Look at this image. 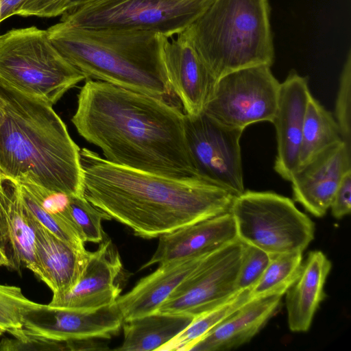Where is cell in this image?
Instances as JSON below:
<instances>
[{
    "label": "cell",
    "instance_id": "1",
    "mask_svg": "<svg viewBox=\"0 0 351 351\" xmlns=\"http://www.w3.org/2000/svg\"><path fill=\"white\" fill-rule=\"evenodd\" d=\"M181 104L87 79L71 121L113 163L160 175L200 177L186 136Z\"/></svg>",
    "mask_w": 351,
    "mask_h": 351
},
{
    "label": "cell",
    "instance_id": "2",
    "mask_svg": "<svg viewBox=\"0 0 351 351\" xmlns=\"http://www.w3.org/2000/svg\"><path fill=\"white\" fill-rule=\"evenodd\" d=\"M84 197L135 235L154 239L230 211L235 197L202 177L176 178L117 165L80 150Z\"/></svg>",
    "mask_w": 351,
    "mask_h": 351
},
{
    "label": "cell",
    "instance_id": "3",
    "mask_svg": "<svg viewBox=\"0 0 351 351\" xmlns=\"http://www.w3.org/2000/svg\"><path fill=\"white\" fill-rule=\"evenodd\" d=\"M0 175L69 195H84L81 149L52 106L0 82Z\"/></svg>",
    "mask_w": 351,
    "mask_h": 351
},
{
    "label": "cell",
    "instance_id": "4",
    "mask_svg": "<svg viewBox=\"0 0 351 351\" xmlns=\"http://www.w3.org/2000/svg\"><path fill=\"white\" fill-rule=\"evenodd\" d=\"M47 31L57 50L87 79L178 103L160 58L158 33L61 21Z\"/></svg>",
    "mask_w": 351,
    "mask_h": 351
},
{
    "label": "cell",
    "instance_id": "5",
    "mask_svg": "<svg viewBox=\"0 0 351 351\" xmlns=\"http://www.w3.org/2000/svg\"><path fill=\"white\" fill-rule=\"evenodd\" d=\"M182 32L216 82L241 69L273 64L268 0H213Z\"/></svg>",
    "mask_w": 351,
    "mask_h": 351
},
{
    "label": "cell",
    "instance_id": "6",
    "mask_svg": "<svg viewBox=\"0 0 351 351\" xmlns=\"http://www.w3.org/2000/svg\"><path fill=\"white\" fill-rule=\"evenodd\" d=\"M87 80L35 26L0 35V82L53 106L71 88Z\"/></svg>",
    "mask_w": 351,
    "mask_h": 351
},
{
    "label": "cell",
    "instance_id": "7",
    "mask_svg": "<svg viewBox=\"0 0 351 351\" xmlns=\"http://www.w3.org/2000/svg\"><path fill=\"white\" fill-rule=\"evenodd\" d=\"M229 212L238 239L270 255L303 252L314 239L312 220L276 193L244 191L234 198Z\"/></svg>",
    "mask_w": 351,
    "mask_h": 351
},
{
    "label": "cell",
    "instance_id": "8",
    "mask_svg": "<svg viewBox=\"0 0 351 351\" xmlns=\"http://www.w3.org/2000/svg\"><path fill=\"white\" fill-rule=\"evenodd\" d=\"M213 0H95L69 8L60 19L86 27L152 31L171 38L182 33Z\"/></svg>",
    "mask_w": 351,
    "mask_h": 351
},
{
    "label": "cell",
    "instance_id": "9",
    "mask_svg": "<svg viewBox=\"0 0 351 351\" xmlns=\"http://www.w3.org/2000/svg\"><path fill=\"white\" fill-rule=\"evenodd\" d=\"M280 84L265 64L230 72L215 82L204 113L224 125L241 130L258 122L271 123Z\"/></svg>",
    "mask_w": 351,
    "mask_h": 351
},
{
    "label": "cell",
    "instance_id": "10",
    "mask_svg": "<svg viewBox=\"0 0 351 351\" xmlns=\"http://www.w3.org/2000/svg\"><path fill=\"white\" fill-rule=\"evenodd\" d=\"M243 245L237 239L206 255L157 312L195 317L232 299L239 292L236 281Z\"/></svg>",
    "mask_w": 351,
    "mask_h": 351
},
{
    "label": "cell",
    "instance_id": "11",
    "mask_svg": "<svg viewBox=\"0 0 351 351\" xmlns=\"http://www.w3.org/2000/svg\"><path fill=\"white\" fill-rule=\"evenodd\" d=\"M185 129L199 176L235 197L243 193L240 139L243 130L224 125L204 112L185 114Z\"/></svg>",
    "mask_w": 351,
    "mask_h": 351
},
{
    "label": "cell",
    "instance_id": "12",
    "mask_svg": "<svg viewBox=\"0 0 351 351\" xmlns=\"http://www.w3.org/2000/svg\"><path fill=\"white\" fill-rule=\"evenodd\" d=\"M123 322V315L116 302L89 311L37 303L25 312L23 327L37 336L67 341L110 339L119 332Z\"/></svg>",
    "mask_w": 351,
    "mask_h": 351
},
{
    "label": "cell",
    "instance_id": "13",
    "mask_svg": "<svg viewBox=\"0 0 351 351\" xmlns=\"http://www.w3.org/2000/svg\"><path fill=\"white\" fill-rule=\"evenodd\" d=\"M160 58L169 84L185 114L204 112L216 80L183 32L158 34Z\"/></svg>",
    "mask_w": 351,
    "mask_h": 351
},
{
    "label": "cell",
    "instance_id": "14",
    "mask_svg": "<svg viewBox=\"0 0 351 351\" xmlns=\"http://www.w3.org/2000/svg\"><path fill=\"white\" fill-rule=\"evenodd\" d=\"M122 268L117 249L110 239H105L90 253L78 282L66 292L53 293L49 305L89 311L114 303L121 292L117 279Z\"/></svg>",
    "mask_w": 351,
    "mask_h": 351
},
{
    "label": "cell",
    "instance_id": "15",
    "mask_svg": "<svg viewBox=\"0 0 351 351\" xmlns=\"http://www.w3.org/2000/svg\"><path fill=\"white\" fill-rule=\"evenodd\" d=\"M311 96L307 79L295 71H291L280 84L277 107L271 122L277 140L274 169L288 181L299 167L302 129Z\"/></svg>",
    "mask_w": 351,
    "mask_h": 351
},
{
    "label": "cell",
    "instance_id": "16",
    "mask_svg": "<svg viewBox=\"0 0 351 351\" xmlns=\"http://www.w3.org/2000/svg\"><path fill=\"white\" fill-rule=\"evenodd\" d=\"M34 220L22 199L19 183L0 175V250L9 269L19 271L25 267L39 278Z\"/></svg>",
    "mask_w": 351,
    "mask_h": 351
},
{
    "label": "cell",
    "instance_id": "17",
    "mask_svg": "<svg viewBox=\"0 0 351 351\" xmlns=\"http://www.w3.org/2000/svg\"><path fill=\"white\" fill-rule=\"evenodd\" d=\"M351 169V149L343 143L331 146L300 167L290 182L293 199L311 214L326 215L343 174Z\"/></svg>",
    "mask_w": 351,
    "mask_h": 351
},
{
    "label": "cell",
    "instance_id": "18",
    "mask_svg": "<svg viewBox=\"0 0 351 351\" xmlns=\"http://www.w3.org/2000/svg\"><path fill=\"white\" fill-rule=\"evenodd\" d=\"M237 239L230 212L208 218L160 235L155 252L140 269L204 256Z\"/></svg>",
    "mask_w": 351,
    "mask_h": 351
},
{
    "label": "cell",
    "instance_id": "19",
    "mask_svg": "<svg viewBox=\"0 0 351 351\" xmlns=\"http://www.w3.org/2000/svg\"><path fill=\"white\" fill-rule=\"evenodd\" d=\"M34 227L39 278L53 293L70 290L84 274L91 252L61 239L36 218Z\"/></svg>",
    "mask_w": 351,
    "mask_h": 351
},
{
    "label": "cell",
    "instance_id": "20",
    "mask_svg": "<svg viewBox=\"0 0 351 351\" xmlns=\"http://www.w3.org/2000/svg\"><path fill=\"white\" fill-rule=\"evenodd\" d=\"M282 298V295L273 294L250 299L199 339L190 350H228L247 343L275 315Z\"/></svg>",
    "mask_w": 351,
    "mask_h": 351
},
{
    "label": "cell",
    "instance_id": "21",
    "mask_svg": "<svg viewBox=\"0 0 351 351\" xmlns=\"http://www.w3.org/2000/svg\"><path fill=\"white\" fill-rule=\"evenodd\" d=\"M206 256L159 265L153 273L141 278L130 291L120 295L116 301L123 321L157 312L160 306Z\"/></svg>",
    "mask_w": 351,
    "mask_h": 351
},
{
    "label": "cell",
    "instance_id": "22",
    "mask_svg": "<svg viewBox=\"0 0 351 351\" xmlns=\"http://www.w3.org/2000/svg\"><path fill=\"white\" fill-rule=\"evenodd\" d=\"M331 268L330 261L322 251L308 254L298 278L285 293L288 326L292 332L309 330L326 297L324 285Z\"/></svg>",
    "mask_w": 351,
    "mask_h": 351
},
{
    "label": "cell",
    "instance_id": "23",
    "mask_svg": "<svg viewBox=\"0 0 351 351\" xmlns=\"http://www.w3.org/2000/svg\"><path fill=\"white\" fill-rule=\"evenodd\" d=\"M195 317L159 312L123 321V340L118 351H158Z\"/></svg>",
    "mask_w": 351,
    "mask_h": 351
},
{
    "label": "cell",
    "instance_id": "24",
    "mask_svg": "<svg viewBox=\"0 0 351 351\" xmlns=\"http://www.w3.org/2000/svg\"><path fill=\"white\" fill-rule=\"evenodd\" d=\"M341 142L343 141L335 118L311 96L308 102L302 129L299 167Z\"/></svg>",
    "mask_w": 351,
    "mask_h": 351
},
{
    "label": "cell",
    "instance_id": "25",
    "mask_svg": "<svg viewBox=\"0 0 351 351\" xmlns=\"http://www.w3.org/2000/svg\"><path fill=\"white\" fill-rule=\"evenodd\" d=\"M251 299L250 289L241 291L221 305L195 317L191 323L158 351H188L203 336Z\"/></svg>",
    "mask_w": 351,
    "mask_h": 351
},
{
    "label": "cell",
    "instance_id": "26",
    "mask_svg": "<svg viewBox=\"0 0 351 351\" xmlns=\"http://www.w3.org/2000/svg\"><path fill=\"white\" fill-rule=\"evenodd\" d=\"M302 252L271 255L257 282L250 290L251 298L267 295H285L298 278L302 267Z\"/></svg>",
    "mask_w": 351,
    "mask_h": 351
},
{
    "label": "cell",
    "instance_id": "27",
    "mask_svg": "<svg viewBox=\"0 0 351 351\" xmlns=\"http://www.w3.org/2000/svg\"><path fill=\"white\" fill-rule=\"evenodd\" d=\"M69 207L85 242L100 243L107 239L102 221L112 219L108 215L93 205L84 196L70 195Z\"/></svg>",
    "mask_w": 351,
    "mask_h": 351
},
{
    "label": "cell",
    "instance_id": "28",
    "mask_svg": "<svg viewBox=\"0 0 351 351\" xmlns=\"http://www.w3.org/2000/svg\"><path fill=\"white\" fill-rule=\"evenodd\" d=\"M19 187L25 205L41 224L61 239L76 247H85V241L76 223L61 216L45 212L20 184Z\"/></svg>",
    "mask_w": 351,
    "mask_h": 351
},
{
    "label": "cell",
    "instance_id": "29",
    "mask_svg": "<svg viewBox=\"0 0 351 351\" xmlns=\"http://www.w3.org/2000/svg\"><path fill=\"white\" fill-rule=\"evenodd\" d=\"M36 304L26 298L20 287L0 284V335L22 328L25 312Z\"/></svg>",
    "mask_w": 351,
    "mask_h": 351
},
{
    "label": "cell",
    "instance_id": "30",
    "mask_svg": "<svg viewBox=\"0 0 351 351\" xmlns=\"http://www.w3.org/2000/svg\"><path fill=\"white\" fill-rule=\"evenodd\" d=\"M335 121L341 140L351 149V53L348 51L339 81L335 103Z\"/></svg>",
    "mask_w": 351,
    "mask_h": 351
},
{
    "label": "cell",
    "instance_id": "31",
    "mask_svg": "<svg viewBox=\"0 0 351 351\" xmlns=\"http://www.w3.org/2000/svg\"><path fill=\"white\" fill-rule=\"evenodd\" d=\"M271 255L243 243L236 287L238 291L251 289L266 269Z\"/></svg>",
    "mask_w": 351,
    "mask_h": 351
},
{
    "label": "cell",
    "instance_id": "32",
    "mask_svg": "<svg viewBox=\"0 0 351 351\" xmlns=\"http://www.w3.org/2000/svg\"><path fill=\"white\" fill-rule=\"evenodd\" d=\"M14 338H4L0 342L1 351H63L68 350L66 341L50 340L34 335L23 327L8 332Z\"/></svg>",
    "mask_w": 351,
    "mask_h": 351
},
{
    "label": "cell",
    "instance_id": "33",
    "mask_svg": "<svg viewBox=\"0 0 351 351\" xmlns=\"http://www.w3.org/2000/svg\"><path fill=\"white\" fill-rule=\"evenodd\" d=\"M70 3L71 0H25L16 14L55 17L63 14L69 9Z\"/></svg>",
    "mask_w": 351,
    "mask_h": 351
},
{
    "label": "cell",
    "instance_id": "34",
    "mask_svg": "<svg viewBox=\"0 0 351 351\" xmlns=\"http://www.w3.org/2000/svg\"><path fill=\"white\" fill-rule=\"evenodd\" d=\"M330 208L332 216L338 219L348 215L351 210V169L343 176L332 197Z\"/></svg>",
    "mask_w": 351,
    "mask_h": 351
},
{
    "label": "cell",
    "instance_id": "35",
    "mask_svg": "<svg viewBox=\"0 0 351 351\" xmlns=\"http://www.w3.org/2000/svg\"><path fill=\"white\" fill-rule=\"evenodd\" d=\"M1 1V22L5 19L15 15L18 9L25 0H0Z\"/></svg>",
    "mask_w": 351,
    "mask_h": 351
},
{
    "label": "cell",
    "instance_id": "36",
    "mask_svg": "<svg viewBox=\"0 0 351 351\" xmlns=\"http://www.w3.org/2000/svg\"><path fill=\"white\" fill-rule=\"evenodd\" d=\"M95 0H71L69 8L80 5Z\"/></svg>",
    "mask_w": 351,
    "mask_h": 351
},
{
    "label": "cell",
    "instance_id": "37",
    "mask_svg": "<svg viewBox=\"0 0 351 351\" xmlns=\"http://www.w3.org/2000/svg\"><path fill=\"white\" fill-rule=\"evenodd\" d=\"M8 265V259L6 258L5 256L3 254L2 251L0 250V266L4 265V266L7 267Z\"/></svg>",
    "mask_w": 351,
    "mask_h": 351
},
{
    "label": "cell",
    "instance_id": "38",
    "mask_svg": "<svg viewBox=\"0 0 351 351\" xmlns=\"http://www.w3.org/2000/svg\"><path fill=\"white\" fill-rule=\"evenodd\" d=\"M3 114H4V104L3 101L0 96V124L3 120Z\"/></svg>",
    "mask_w": 351,
    "mask_h": 351
},
{
    "label": "cell",
    "instance_id": "39",
    "mask_svg": "<svg viewBox=\"0 0 351 351\" xmlns=\"http://www.w3.org/2000/svg\"><path fill=\"white\" fill-rule=\"evenodd\" d=\"M0 16H1V1H0ZM0 23H1V20H0Z\"/></svg>",
    "mask_w": 351,
    "mask_h": 351
}]
</instances>
